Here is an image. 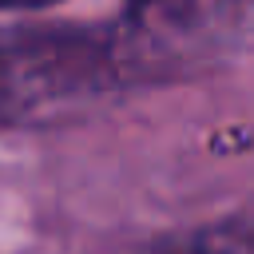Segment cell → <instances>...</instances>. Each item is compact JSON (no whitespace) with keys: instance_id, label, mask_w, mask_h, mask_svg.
<instances>
[{"instance_id":"1","label":"cell","mask_w":254,"mask_h":254,"mask_svg":"<svg viewBox=\"0 0 254 254\" xmlns=\"http://www.w3.org/2000/svg\"><path fill=\"white\" fill-rule=\"evenodd\" d=\"M254 36V0H131L111 40L119 75L210 64Z\"/></svg>"},{"instance_id":"2","label":"cell","mask_w":254,"mask_h":254,"mask_svg":"<svg viewBox=\"0 0 254 254\" xmlns=\"http://www.w3.org/2000/svg\"><path fill=\"white\" fill-rule=\"evenodd\" d=\"M175 254H254V198L230 218L187 238Z\"/></svg>"},{"instance_id":"3","label":"cell","mask_w":254,"mask_h":254,"mask_svg":"<svg viewBox=\"0 0 254 254\" xmlns=\"http://www.w3.org/2000/svg\"><path fill=\"white\" fill-rule=\"evenodd\" d=\"M60 0H0V12H24V8H52Z\"/></svg>"}]
</instances>
